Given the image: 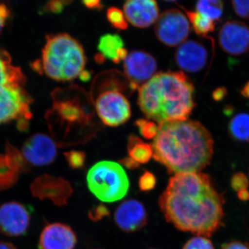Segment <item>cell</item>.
I'll use <instances>...</instances> for the list:
<instances>
[{
    "label": "cell",
    "instance_id": "obj_1",
    "mask_svg": "<svg viewBox=\"0 0 249 249\" xmlns=\"http://www.w3.org/2000/svg\"><path fill=\"white\" fill-rule=\"evenodd\" d=\"M159 204L168 222L196 235H212L224 217L222 198L209 177L199 172L175 174Z\"/></svg>",
    "mask_w": 249,
    "mask_h": 249
},
{
    "label": "cell",
    "instance_id": "obj_2",
    "mask_svg": "<svg viewBox=\"0 0 249 249\" xmlns=\"http://www.w3.org/2000/svg\"><path fill=\"white\" fill-rule=\"evenodd\" d=\"M213 139L196 121L180 120L159 124L152 142L154 159L169 173H199L210 164Z\"/></svg>",
    "mask_w": 249,
    "mask_h": 249
},
{
    "label": "cell",
    "instance_id": "obj_3",
    "mask_svg": "<svg viewBox=\"0 0 249 249\" xmlns=\"http://www.w3.org/2000/svg\"><path fill=\"white\" fill-rule=\"evenodd\" d=\"M194 90L183 72H160L139 88V107L159 124L186 120L196 106Z\"/></svg>",
    "mask_w": 249,
    "mask_h": 249
},
{
    "label": "cell",
    "instance_id": "obj_4",
    "mask_svg": "<svg viewBox=\"0 0 249 249\" xmlns=\"http://www.w3.org/2000/svg\"><path fill=\"white\" fill-rule=\"evenodd\" d=\"M86 56L81 44L67 34L49 35L42 58L34 64L36 71L58 81H70L84 71Z\"/></svg>",
    "mask_w": 249,
    "mask_h": 249
},
{
    "label": "cell",
    "instance_id": "obj_5",
    "mask_svg": "<svg viewBox=\"0 0 249 249\" xmlns=\"http://www.w3.org/2000/svg\"><path fill=\"white\" fill-rule=\"evenodd\" d=\"M90 191L104 202H114L124 198L129 189V180L121 165L103 160L91 167L87 175Z\"/></svg>",
    "mask_w": 249,
    "mask_h": 249
},
{
    "label": "cell",
    "instance_id": "obj_6",
    "mask_svg": "<svg viewBox=\"0 0 249 249\" xmlns=\"http://www.w3.org/2000/svg\"><path fill=\"white\" fill-rule=\"evenodd\" d=\"M88 106L82 104L81 101L76 96L71 97L65 93L55 91L53 94V106L47 114V119L52 132H58L66 130L67 133L71 127L76 125L84 127L91 123V112Z\"/></svg>",
    "mask_w": 249,
    "mask_h": 249
},
{
    "label": "cell",
    "instance_id": "obj_7",
    "mask_svg": "<svg viewBox=\"0 0 249 249\" xmlns=\"http://www.w3.org/2000/svg\"><path fill=\"white\" fill-rule=\"evenodd\" d=\"M23 86L0 81V124L18 120L19 128L27 127L32 101Z\"/></svg>",
    "mask_w": 249,
    "mask_h": 249
},
{
    "label": "cell",
    "instance_id": "obj_8",
    "mask_svg": "<svg viewBox=\"0 0 249 249\" xmlns=\"http://www.w3.org/2000/svg\"><path fill=\"white\" fill-rule=\"evenodd\" d=\"M95 109L103 124L109 127L121 125L131 116L129 101L116 89L100 93L95 100Z\"/></svg>",
    "mask_w": 249,
    "mask_h": 249
},
{
    "label": "cell",
    "instance_id": "obj_9",
    "mask_svg": "<svg viewBox=\"0 0 249 249\" xmlns=\"http://www.w3.org/2000/svg\"><path fill=\"white\" fill-rule=\"evenodd\" d=\"M155 35L162 43L169 47L182 44L191 33V24L179 10L163 11L156 22Z\"/></svg>",
    "mask_w": 249,
    "mask_h": 249
},
{
    "label": "cell",
    "instance_id": "obj_10",
    "mask_svg": "<svg viewBox=\"0 0 249 249\" xmlns=\"http://www.w3.org/2000/svg\"><path fill=\"white\" fill-rule=\"evenodd\" d=\"M33 209L30 206L9 201L0 206V231L9 237L27 235Z\"/></svg>",
    "mask_w": 249,
    "mask_h": 249
},
{
    "label": "cell",
    "instance_id": "obj_11",
    "mask_svg": "<svg viewBox=\"0 0 249 249\" xmlns=\"http://www.w3.org/2000/svg\"><path fill=\"white\" fill-rule=\"evenodd\" d=\"M31 192L33 196L40 200L49 199L55 206H62L67 204L73 189L63 178L43 175L34 180Z\"/></svg>",
    "mask_w": 249,
    "mask_h": 249
},
{
    "label": "cell",
    "instance_id": "obj_12",
    "mask_svg": "<svg viewBox=\"0 0 249 249\" xmlns=\"http://www.w3.org/2000/svg\"><path fill=\"white\" fill-rule=\"evenodd\" d=\"M218 42L229 55H243L249 50V27L240 21H228L219 31Z\"/></svg>",
    "mask_w": 249,
    "mask_h": 249
},
{
    "label": "cell",
    "instance_id": "obj_13",
    "mask_svg": "<svg viewBox=\"0 0 249 249\" xmlns=\"http://www.w3.org/2000/svg\"><path fill=\"white\" fill-rule=\"evenodd\" d=\"M124 71L132 88L145 83L155 76L157 61L151 54L142 51H134L127 54L124 60Z\"/></svg>",
    "mask_w": 249,
    "mask_h": 249
},
{
    "label": "cell",
    "instance_id": "obj_14",
    "mask_svg": "<svg viewBox=\"0 0 249 249\" xmlns=\"http://www.w3.org/2000/svg\"><path fill=\"white\" fill-rule=\"evenodd\" d=\"M22 154L30 165H49L56 158V144L46 134H36L24 142Z\"/></svg>",
    "mask_w": 249,
    "mask_h": 249
},
{
    "label": "cell",
    "instance_id": "obj_15",
    "mask_svg": "<svg viewBox=\"0 0 249 249\" xmlns=\"http://www.w3.org/2000/svg\"><path fill=\"white\" fill-rule=\"evenodd\" d=\"M209 60V49L197 41H185L175 53L177 65L183 71L190 73H196L204 70Z\"/></svg>",
    "mask_w": 249,
    "mask_h": 249
},
{
    "label": "cell",
    "instance_id": "obj_16",
    "mask_svg": "<svg viewBox=\"0 0 249 249\" xmlns=\"http://www.w3.org/2000/svg\"><path fill=\"white\" fill-rule=\"evenodd\" d=\"M114 221L123 231L132 232L146 225L147 214L145 206L136 199L123 201L114 212Z\"/></svg>",
    "mask_w": 249,
    "mask_h": 249
},
{
    "label": "cell",
    "instance_id": "obj_17",
    "mask_svg": "<svg viewBox=\"0 0 249 249\" xmlns=\"http://www.w3.org/2000/svg\"><path fill=\"white\" fill-rule=\"evenodd\" d=\"M76 242V234L70 226L53 223L41 232L38 249H73Z\"/></svg>",
    "mask_w": 249,
    "mask_h": 249
},
{
    "label": "cell",
    "instance_id": "obj_18",
    "mask_svg": "<svg viewBox=\"0 0 249 249\" xmlns=\"http://www.w3.org/2000/svg\"><path fill=\"white\" fill-rule=\"evenodd\" d=\"M124 9L127 20L136 27H150L159 18L156 0H126Z\"/></svg>",
    "mask_w": 249,
    "mask_h": 249
},
{
    "label": "cell",
    "instance_id": "obj_19",
    "mask_svg": "<svg viewBox=\"0 0 249 249\" xmlns=\"http://www.w3.org/2000/svg\"><path fill=\"white\" fill-rule=\"evenodd\" d=\"M98 49L100 61L107 59L118 64L124 61L127 55L122 37L116 34H107L101 36L98 40Z\"/></svg>",
    "mask_w": 249,
    "mask_h": 249
},
{
    "label": "cell",
    "instance_id": "obj_20",
    "mask_svg": "<svg viewBox=\"0 0 249 249\" xmlns=\"http://www.w3.org/2000/svg\"><path fill=\"white\" fill-rule=\"evenodd\" d=\"M228 132L236 142H249V114L240 113L232 118L228 125Z\"/></svg>",
    "mask_w": 249,
    "mask_h": 249
},
{
    "label": "cell",
    "instance_id": "obj_21",
    "mask_svg": "<svg viewBox=\"0 0 249 249\" xmlns=\"http://www.w3.org/2000/svg\"><path fill=\"white\" fill-rule=\"evenodd\" d=\"M127 151L129 157L139 164L146 163L153 157L152 145L145 143L135 136H130L128 139Z\"/></svg>",
    "mask_w": 249,
    "mask_h": 249
},
{
    "label": "cell",
    "instance_id": "obj_22",
    "mask_svg": "<svg viewBox=\"0 0 249 249\" xmlns=\"http://www.w3.org/2000/svg\"><path fill=\"white\" fill-rule=\"evenodd\" d=\"M181 8L184 10L196 34L203 37H209L208 35L214 31L215 22L197 11H190L185 8Z\"/></svg>",
    "mask_w": 249,
    "mask_h": 249
},
{
    "label": "cell",
    "instance_id": "obj_23",
    "mask_svg": "<svg viewBox=\"0 0 249 249\" xmlns=\"http://www.w3.org/2000/svg\"><path fill=\"white\" fill-rule=\"evenodd\" d=\"M19 174L10 164L6 155H0V191H5L18 182Z\"/></svg>",
    "mask_w": 249,
    "mask_h": 249
},
{
    "label": "cell",
    "instance_id": "obj_24",
    "mask_svg": "<svg viewBox=\"0 0 249 249\" xmlns=\"http://www.w3.org/2000/svg\"><path fill=\"white\" fill-rule=\"evenodd\" d=\"M196 9L197 12L216 22L222 17L224 3L222 0H197Z\"/></svg>",
    "mask_w": 249,
    "mask_h": 249
},
{
    "label": "cell",
    "instance_id": "obj_25",
    "mask_svg": "<svg viewBox=\"0 0 249 249\" xmlns=\"http://www.w3.org/2000/svg\"><path fill=\"white\" fill-rule=\"evenodd\" d=\"M5 155L9 160L10 164L18 173H28L30 171L31 165L23 155L22 152L18 150L9 142L6 145Z\"/></svg>",
    "mask_w": 249,
    "mask_h": 249
},
{
    "label": "cell",
    "instance_id": "obj_26",
    "mask_svg": "<svg viewBox=\"0 0 249 249\" xmlns=\"http://www.w3.org/2000/svg\"><path fill=\"white\" fill-rule=\"evenodd\" d=\"M107 20L113 27L119 30H125L128 27L127 19L124 16V12L119 8H109L107 11Z\"/></svg>",
    "mask_w": 249,
    "mask_h": 249
},
{
    "label": "cell",
    "instance_id": "obj_27",
    "mask_svg": "<svg viewBox=\"0 0 249 249\" xmlns=\"http://www.w3.org/2000/svg\"><path fill=\"white\" fill-rule=\"evenodd\" d=\"M73 1V0H49L42 11L43 14H61L65 6L71 4Z\"/></svg>",
    "mask_w": 249,
    "mask_h": 249
},
{
    "label": "cell",
    "instance_id": "obj_28",
    "mask_svg": "<svg viewBox=\"0 0 249 249\" xmlns=\"http://www.w3.org/2000/svg\"><path fill=\"white\" fill-rule=\"evenodd\" d=\"M183 249H214L211 241L204 236L196 235L188 241Z\"/></svg>",
    "mask_w": 249,
    "mask_h": 249
},
{
    "label": "cell",
    "instance_id": "obj_29",
    "mask_svg": "<svg viewBox=\"0 0 249 249\" xmlns=\"http://www.w3.org/2000/svg\"><path fill=\"white\" fill-rule=\"evenodd\" d=\"M136 124L142 137L147 139H155L158 132V126H157L155 123L141 119L137 121Z\"/></svg>",
    "mask_w": 249,
    "mask_h": 249
},
{
    "label": "cell",
    "instance_id": "obj_30",
    "mask_svg": "<svg viewBox=\"0 0 249 249\" xmlns=\"http://www.w3.org/2000/svg\"><path fill=\"white\" fill-rule=\"evenodd\" d=\"M65 157L67 163L72 168L79 169L85 165V154L83 152L73 150V151L65 152Z\"/></svg>",
    "mask_w": 249,
    "mask_h": 249
},
{
    "label": "cell",
    "instance_id": "obj_31",
    "mask_svg": "<svg viewBox=\"0 0 249 249\" xmlns=\"http://www.w3.org/2000/svg\"><path fill=\"white\" fill-rule=\"evenodd\" d=\"M157 183L155 175L150 172H145L139 181V186L141 191L147 192L154 189Z\"/></svg>",
    "mask_w": 249,
    "mask_h": 249
},
{
    "label": "cell",
    "instance_id": "obj_32",
    "mask_svg": "<svg viewBox=\"0 0 249 249\" xmlns=\"http://www.w3.org/2000/svg\"><path fill=\"white\" fill-rule=\"evenodd\" d=\"M232 4L237 16L249 19V0H232Z\"/></svg>",
    "mask_w": 249,
    "mask_h": 249
},
{
    "label": "cell",
    "instance_id": "obj_33",
    "mask_svg": "<svg viewBox=\"0 0 249 249\" xmlns=\"http://www.w3.org/2000/svg\"><path fill=\"white\" fill-rule=\"evenodd\" d=\"M109 210L104 205H98L95 206L92 209L90 210L89 217L91 220L98 221L102 219L103 217L109 214Z\"/></svg>",
    "mask_w": 249,
    "mask_h": 249
},
{
    "label": "cell",
    "instance_id": "obj_34",
    "mask_svg": "<svg viewBox=\"0 0 249 249\" xmlns=\"http://www.w3.org/2000/svg\"><path fill=\"white\" fill-rule=\"evenodd\" d=\"M11 11L5 3L0 2V34L6 25L8 19L11 17Z\"/></svg>",
    "mask_w": 249,
    "mask_h": 249
},
{
    "label": "cell",
    "instance_id": "obj_35",
    "mask_svg": "<svg viewBox=\"0 0 249 249\" xmlns=\"http://www.w3.org/2000/svg\"><path fill=\"white\" fill-rule=\"evenodd\" d=\"M82 3L90 9L101 10L103 8L102 0H81Z\"/></svg>",
    "mask_w": 249,
    "mask_h": 249
},
{
    "label": "cell",
    "instance_id": "obj_36",
    "mask_svg": "<svg viewBox=\"0 0 249 249\" xmlns=\"http://www.w3.org/2000/svg\"><path fill=\"white\" fill-rule=\"evenodd\" d=\"M227 95V89L224 87H219V88H217V89L214 90L212 93V97L214 101L219 102V101H222Z\"/></svg>",
    "mask_w": 249,
    "mask_h": 249
},
{
    "label": "cell",
    "instance_id": "obj_37",
    "mask_svg": "<svg viewBox=\"0 0 249 249\" xmlns=\"http://www.w3.org/2000/svg\"><path fill=\"white\" fill-rule=\"evenodd\" d=\"M222 249H249V247L239 242H231L224 244Z\"/></svg>",
    "mask_w": 249,
    "mask_h": 249
},
{
    "label": "cell",
    "instance_id": "obj_38",
    "mask_svg": "<svg viewBox=\"0 0 249 249\" xmlns=\"http://www.w3.org/2000/svg\"><path fill=\"white\" fill-rule=\"evenodd\" d=\"M120 163L121 164L124 165V166L127 167L129 169H135V168L139 167V163L132 160L130 157H128V158H124V160H121Z\"/></svg>",
    "mask_w": 249,
    "mask_h": 249
},
{
    "label": "cell",
    "instance_id": "obj_39",
    "mask_svg": "<svg viewBox=\"0 0 249 249\" xmlns=\"http://www.w3.org/2000/svg\"><path fill=\"white\" fill-rule=\"evenodd\" d=\"M240 93L243 97L249 99V81L248 83H246L243 88L241 89Z\"/></svg>",
    "mask_w": 249,
    "mask_h": 249
},
{
    "label": "cell",
    "instance_id": "obj_40",
    "mask_svg": "<svg viewBox=\"0 0 249 249\" xmlns=\"http://www.w3.org/2000/svg\"><path fill=\"white\" fill-rule=\"evenodd\" d=\"M0 249H17V248L10 242H0Z\"/></svg>",
    "mask_w": 249,
    "mask_h": 249
},
{
    "label": "cell",
    "instance_id": "obj_41",
    "mask_svg": "<svg viewBox=\"0 0 249 249\" xmlns=\"http://www.w3.org/2000/svg\"><path fill=\"white\" fill-rule=\"evenodd\" d=\"M80 79L83 80V81H88V80L89 79L90 75L88 71H83L80 73L79 76Z\"/></svg>",
    "mask_w": 249,
    "mask_h": 249
},
{
    "label": "cell",
    "instance_id": "obj_42",
    "mask_svg": "<svg viewBox=\"0 0 249 249\" xmlns=\"http://www.w3.org/2000/svg\"><path fill=\"white\" fill-rule=\"evenodd\" d=\"M163 1H170V2H173V1H178V0H163Z\"/></svg>",
    "mask_w": 249,
    "mask_h": 249
}]
</instances>
